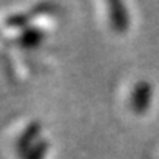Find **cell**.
<instances>
[{"instance_id": "obj_1", "label": "cell", "mask_w": 159, "mask_h": 159, "mask_svg": "<svg viewBox=\"0 0 159 159\" xmlns=\"http://www.w3.org/2000/svg\"><path fill=\"white\" fill-rule=\"evenodd\" d=\"M110 6V16H111V23L116 31H125L128 26V16L124 6L117 2H113L108 5Z\"/></svg>"}, {"instance_id": "obj_4", "label": "cell", "mask_w": 159, "mask_h": 159, "mask_svg": "<svg viewBox=\"0 0 159 159\" xmlns=\"http://www.w3.org/2000/svg\"><path fill=\"white\" fill-rule=\"evenodd\" d=\"M42 31H37V30H26L22 33L20 36V43L25 45V47H33V45H37L40 40H42Z\"/></svg>"}, {"instance_id": "obj_2", "label": "cell", "mask_w": 159, "mask_h": 159, "mask_svg": "<svg viewBox=\"0 0 159 159\" xmlns=\"http://www.w3.org/2000/svg\"><path fill=\"white\" fill-rule=\"evenodd\" d=\"M150 96V87H148V84H145V82H141L139 85H136V88H134V93H133V99H131V102H133V108L136 110V113H142L147 105H148V98Z\"/></svg>"}, {"instance_id": "obj_5", "label": "cell", "mask_w": 159, "mask_h": 159, "mask_svg": "<svg viewBox=\"0 0 159 159\" xmlns=\"http://www.w3.org/2000/svg\"><path fill=\"white\" fill-rule=\"evenodd\" d=\"M47 152V144L40 142L39 145H36L34 148H30L25 155V159H42V156Z\"/></svg>"}, {"instance_id": "obj_3", "label": "cell", "mask_w": 159, "mask_h": 159, "mask_svg": "<svg viewBox=\"0 0 159 159\" xmlns=\"http://www.w3.org/2000/svg\"><path fill=\"white\" fill-rule=\"evenodd\" d=\"M37 131H40V125H37L36 122H33L28 128H26V131L22 134V138L17 141V150L20 152V153H26L30 148V144H31V141L34 139V136L37 134Z\"/></svg>"}]
</instances>
